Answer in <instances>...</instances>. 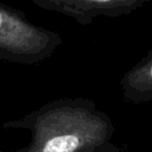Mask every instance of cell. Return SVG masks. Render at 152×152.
Wrapping results in <instances>:
<instances>
[{"label":"cell","instance_id":"obj_5","mask_svg":"<svg viewBox=\"0 0 152 152\" xmlns=\"http://www.w3.org/2000/svg\"><path fill=\"white\" fill-rule=\"evenodd\" d=\"M0 152H11V151H4V150L0 148ZM90 152H120V148H119L115 144H113V142L110 141V142H108V144H106V145L100 146L99 148H96V150H94V151H90Z\"/></svg>","mask_w":152,"mask_h":152},{"label":"cell","instance_id":"obj_1","mask_svg":"<svg viewBox=\"0 0 152 152\" xmlns=\"http://www.w3.org/2000/svg\"><path fill=\"white\" fill-rule=\"evenodd\" d=\"M6 129H26L30 142L11 152H90L112 141L115 125L95 101L63 97L24 116L2 124Z\"/></svg>","mask_w":152,"mask_h":152},{"label":"cell","instance_id":"obj_3","mask_svg":"<svg viewBox=\"0 0 152 152\" xmlns=\"http://www.w3.org/2000/svg\"><path fill=\"white\" fill-rule=\"evenodd\" d=\"M45 11L71 18L80 25H89L100 17L119 18L132 14L151 0H28Z\"/></svg>","mask_w":152,"mask_h":152},{"label":"cell","instance_id":"obj_2","mask_svg":"<svg viewBox=\"0 0 152 152\" xmlns=\"http://www.w3.org/2000/svg\"><path fill=\"white\" fill-rule=\"evenodd\" d=\"M62 37L31 23L26 15L0 2V61L33 65L53 55Z\"/></svg>","mask_w":152,"mask_h":152},{"label":"cell","instance_id":"obj_4","mask_svg":"<svg viewBox=\"0 0 152 152\" xmlns=\"http://www.w3.org/2000/svg\"><path fill=\"white\" fill-rule=\"evenodd\" d=\"M119 87L127 102H152V49L121 76Z\"/></svg>","mask_w":152,"mask_h":152}]
</instances>
